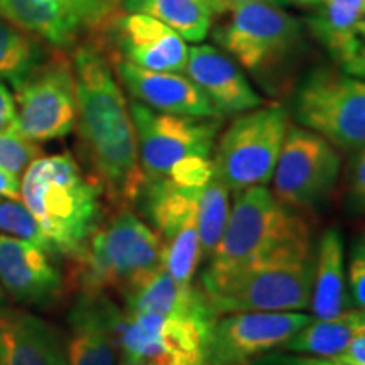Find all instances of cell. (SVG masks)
I'll return each mask as SVG.
<instances>
[{"mask_svg":"<svg viewBox=\"0 0 365 365\" xmlns=\"http://www.w3.org/2000/svg\"><path fill=\"white\" fill-rule=\"evenodd\" d=\"M16 120H17V107L16 98L9 86L0 81V134L7 132H16Z\"/></svg>","mask_w":365,"mask_h":365,"instance_id":"35","label":"cell"},{"mask_svg":"<svg viewBox=\"0 0 365 365\" xmlns=\"http://www.w3.org/2000/svg\"><path fill=\"white\" fill-rule=\"evenodd\" d=\"M213 39L269 91L281 88L304 44L303 22L281 6L242 4L225 14Z\"/></svg>","mask_w":365,"mask_h":365,"instance_id":"5","label":"cell"},{"mask_svg":"<svg viewBox=\"0 0 365 365\" xmlns=\"http://www.w3.org/2000/svg\"><path fill=\"white\" fill-rule=\"evenodd\" d=\"M118 309L105 293H80L68 313V365H115L113 319Z\"/></svg>","mask_w":365,"mask_h":365,"instance_id":"19","label":"cell"},{"mask_svg":"<svg viewBox=\"0 0 365 365\" xmlns=\"http://www.w3.org/2000/svg\"><path fill=\"white\" fill-rule=\"evenodd\" d=\"M202 190L181 188L170 178L144 181L135 205L164 242L196 215V203Z\"/></svg>","mask_w":365,"mask_h":365,"instance_id":"23","label":"cell"},{"mask_svg":"<svg viewBox=\"0 0 365 365\" xmlns=\"http://www.w3.org/2000/svg\"><path fill=\"white\" fill-rule=\"evenodd\" d=\"M359 150L360 154L355 159L350 176V200L355 210L365 212V145Z\"/></svg>","mask_w":365,"mask_h":365,"instance_id":"34","label":"cell"},{"mask_svg":"<svg viewBox=\"0 0 365 365\" xmlns=\"http://www.w3.org/2000/svg\"><path fill=\"white\" fill-rule=\"evenodd\" d=\"M163 237L130 207L115 208L100 222L85 247L71 259V282L80 293H105L139 282L164 264Z\"/></svg>","mask_w":365,"mask_h":365,"instance_id":"4","label":"cell"},{"mask_svg":"<svg viewBox=\"0 0 365 365\" xmlns=\"http://www.w3.org/2000/svg\"><path fill=\"white\" fill-rule=\"evenodd\" d=\"M46 58L36 38L0 16V81L16 88Z\"/></svg>","mask_w":365,"mask_h":365,"instance_id":"26","label":"cell"},{"mask_svg":"<svg viewBox=\"0 0 365 365\" xmlns=\"http://www.w3.org/2000/svg\"><path fill=\"white\" fill-rule=\"evenodd\" d=\"M313 237L301 213L284 207L267 186L235 193L227 228L202 276L212 287L240 269L276 257L313 252Z\"/></svg>","mask_w":365,"mask_h":365,"instance_id":"2","label":"cell"},{"mask_svg":"<svg viewBox=\"0 0 365 365\" xmlns=\"http://www.w3.org/2000/svg\"><path fill=\"white\" fill-rule=\"evenodd\" d=\"M113 73L132 100L156 112L188 117H222L207 95L182 73L153 71L122 58H110Z\"/></svg>","mask_w":365,"mask_h":365,"instance_id":"17","label":"cell"},{"mask_svg":"<svg viewBox=\"0 0 365 365\" xmlns=\"http://www.w3.org/2000/svg\"><path fill=\"white\" fill-rule=\"evenodd\" d=\"M39 145L17 130L0 134V170L19 176L36 158H39Z\"/></svg>","mask_w":365,"mask_h":365,"instance_id":"32","label":"cell"},{"mask_svg":"<svg viewBox=\"0 0 365 365\" xmlns=\"http://www.w3.org/2000/svg\"><path fill=\"white\" fill-rule=\"evenodd\" d=\"M218 317H164L118 309L113 336L120 359L159 365H205L213 323Z\"/></svg>","mask_w":365,"mask_h":365,"instance_id":"9","label":"cell"},{"mask_svg":"<svg viewBox=\"0 0 365 365\" xmlns=\"http://www.w3.org/2000/svg\"><path fill=\"white\" fill-rule=\"evenodd\" d=\"M287 129L289 113L282 105L271 103L239 113L222 132L213 166L230 191L271 182Z\"/></svg>","mask_w":365,"mask_h":365,"instance_id":"7","label":"cell"},{"mask_svg":"<svg viewBox=\"0 0 365 365\" xmlns=\"http://www.w3.org/2000/svg\"><path fill=\"white\" fill-rule=\"evenodd\" d=\"M360 333H365V309H349L330 319L313 318L286 341L282 350L304 357H340Z\"/></svg>","mask_w":365,"mask_h":365,"instance_id":"24","label":"cell"},{"mask_svg":"<svg viewBox=\"0 0 365 365\" xmlns=\"http://www.w3.org/2000/svg\"><path fill=\"white\" fill-rule=\"evenodd\" d=\"M95 43L110 48L113 58L153 71L182 73L188 61V46L171 27L145 14L115 12Z\"/></svg>","mask_w":365,"mask_h":365,"instance_id":"15","label":"cell"},{"mask_svg":"<svg viewBox=\"0 0 365 365\" xmlns=\"http://www.w3.org/2000/svg\"><path fill=\"white\" fill-rule=\"evenodd\" d=\"M16 127L33 143L66 137L76 125V86L71 59L65 54L46 58L16 86Z\"/></svg>","mask_w":365,"mask_h":365,"instance_id":"12","label":"cell"},{"mask_svg":"<svg viewBox=\"0 0 365 365\" xmlns=\"http://www.w3.org/2000/svg\"><path fill=\"white\" fill-rule=\"evenodd\" d=\"M346 281L354 303L359 309H365V242H355L349 257Z\"/></svg>","mask_w":365,"mask_h":365,"instance_id":"33","label":"cell"},{"mask_svg":"<svg viewBox=\"0 0 365 365\" xmlns=\"http://www.w3.org/2000/svg\"><path fill=\"white\" fill-rule=\"evenodd\" d=\"M117 12L107 0H0V16L56 49L97 39Z\"/></svg>","mask_w":365,"mask_h":365,"instance_id":"14","label":"cell"},{"mask_svg":"<svg viewBox=\"0 0 365 365\" xmlns=\"http://www.w3.org/2000/svg\"><path fill=\"white\" fill-rule=\"evenodd\" d=\"M0 232L31 242L53 257L56 255L38 218L19 200H0Z\"/></svg>","mask_w":365,"mask_h":365,"instance_id":"30","label":"cell"},{"mask_svg":"<svg viewBox=\"0 0 365 365\" xmlns=\"http://www.w3.org/2000/svg\"><path fill=\"white\" fill-rule=\"evenodd\" d=\"M53 255L31 242L0 234V284L16 303L46 308L63 293V276Z\"/></svg>","mask_w":365,"mask_h":365,"instance_id":"16","label":"cell"},{"mask_svg":"<svg viewBox=\"0 0 365 365\" xmlns=\"http://www.w3.org/2000/svg\"><path fill=\"white\" fill-rule=\"evenodd\" d=\"M250 365H309L303 355H289L282 352H269Z\"/></svg>","mask_w":365,"mask_h":365,"instance_id":"36","label":"cell"},{"mask_svg":"<svg viewBox=\"0 0 365 365\" xmlns=\"http://www.w3.org/2000/svg\"><path fill=\"white\" fill-rule=\"evenodd\" d=\"M210 6L213 9V14L215 16H225L227 12H230L232 9L237 6H242V4H254V2H266V4H274V6H284V0H208Z\"/></svg>","mask_w":365,"mask_h":365,"instance_id":"38","label":"cell"},{"mask_svg":"<svg viewBox=\"0 0 365 365\" xmlns=\"http://www.w3.org/2000/svg\"><path fill=\"white\" fill-rule=\"evenodd\" d=\"M4 309H7V296L2 284H0V312H4Z\"/></svg>","mask_w":365,"mask_h":365,"instance_id":"42","label":"cell"},{"mask_svg":"<svg viewBox=\"0 0 365 365\" xmlns=\"http://www.w3.org/2000/svg\"><path fill=\"white\" fill-rule=\"evenodd\" d=\"M301 312H240L222 314L210 331L205 365H250L282 349L312 322Z\"/></svg>","mask_w":365,"mask_h":365,"instance_id":"13","label":"cell"},{"mask_svg":"<svg viewBox=\"0 0 365 365\" xmlns=\"http://www.w3.org/2000/svg\"><path fill=\"white\" fill-rule=\"evenodd\" d=\"M293 115L304 129L339 149L365 145V80L318 66L303 76L293 97Z\"/></svg>","mask_w":365,"mask_h":365,"instance_id":"8","label":"cell"},{"mask_svg":"<svg viewBox=\"0 0 365 365\" xmlns=\"http://www.w3.org/2000/svg\"><path fill=\"white\" fill-rule=\"evenodd\" d=\"M362 17H365V0H364V6H362Z\"/></svg>","mask_w":365,"mask_h":365,"instance_id":"45","label":"cell"},{"mask_svg":"<svg viewBox=\"0 0 365 365\" xmlns=\"http://www.w3.org/2000/svg\"><path fill=\"white\" fill-rule=\"evenodd\" d=\"M107 2L110 4V6H112L113 9H117V11H118V9H120V4H122V0H107Z\"/></svg>","mask_w":365,"mask_h":365,"instance_id":"44","label":"cell"},{"mask_svg":"<svg viewBox=\"0 0 365 365\" xmlns=\"http://www.w3.org/2000/svg\"><path fill=\"white\" fill-rule=\"evenodd\" d=\"M118 365H159V364L139 362V360H125V359H120V364H118Z\"/></svg>","mask_w":365,"mask_h":365,"instance_id":"43","label":"cell"},{"mask_svg":"<svg viewBox=\"0 0 365 365\" xmlns=\"http://www.w3.org/2000/svg\"><path fill=\"white\" fill-rule=\"evenodd\" d=\"M341 159L333 144L304 127L289 125L272 175V195L294 212H314L339 181Z\"/></svg>","mask_w":365,"mask_h":365,"instance_id":"11","label":"cell"},{"mask_svg":"<svg viewBox=\"0 0 365 365\" xmlns=\"http://www.w3.org/2000/svg\"><path fill=\"white\" fill-rule=\"evenodd\" d=\"M309 308L317 319H330L349 312L344 237L335 227L322 235L314 250Z\"/></svg>","mask_w":365,"mask_h":365,"instance_id":"22","label":"cell"},{"mask_svg":"<svg viewBox=\"0 0 365 365\" xmlns=\"http://www.w3.org/2000/svg\"><path fill=\"white\" fill-rule=\"evenodd\" d=\"M203 259L196 215L191 217L170 240L164 242V267L182 286L193 284V277Z\"/></svg>","mask_w":365,"mask_h":365,"instance_id":"28","label":"cell"},{"mask_svg":"<svg viewBox=\"0 0 365 365\" xmlns=\"http://www.w3.org/2000/svg\"><path fill=\"white\" fill-rule=\"evenodd\" d=\"M0 196L9 200L21 198V181L19 176L0 170Z\"/></svg>","mask_w":365,"mask_h":365,"instance_id":"37","label":"cell"},{"mask_svg":"<svg viewBox=\"0 0 365 365\" xmlns=\"http://www.w3.org/2000/svg\"><path fill=\"white\" fill-rule=\"evenodd\" d=\"M103 190L70 153L36 158L21 181L22 203L38 218L54 254L73 259L103 220Z\"/></svg>","mask_w":365,"mask_h":365,"instance_id":"3","label":"cell"},{"mask_svg":"<svg viewBox=\"0 0 365 365\" xmlns=\"http://www.w3.org/2000/svg\"><path fill=\"white\" fill-rule=\"evenodd\" d=\"M364 0H325L314 16L307 21L312 33L322 44L346 33L362 19Z\"/></svg>","mask_w":365,"mask_h":365,"instance_id":"29","label":"cell"},{"mask_svg":"<svg viewBox=\"0 0 365 365\" xmlns=\"http://www.w3.org/2000/svg\"><path fill=\"white\" fill-rule=\"evenodd\" d=\"M304 357V355H303ZM309 365H357L350 360L341 357H330V359H319V357H304Z\"/></svg>","mask_w":365,"mask_h":365,"instance_id":"40","label":"cell"},{"mask_svg":"<svg viewBox=\"0 0 365 365\" xmlns=\"http://www.w3.org/2000/svg\"><path fill=\"white\" fill-rule=\"evenodd\" d=\"M230 210V188L215 171L200 191L196 203V228L203 257H210L217 249L227 228Z\"/></svg>","mask_w":365,"mask_h":365,"instance_id":"27","label":"cell"},{"mask_svg":"<svg viewBox=\"0 0 365 365\" xmlns=\"http://www.w3.org/2000/svg\"><path fill=\"white\" fill-rule=\"evenodd\" d=\"M340 357L357 365H365V333H360V335L355 336Z\"/></svg>","mask_w":365,"mask_h":365,"instance_id":"39","label":"cell"},{"mask_svg":"<svg viewBox=\"0 0 365 365\" xmlns=\"http://www.w3.org/2000/svg\"><path fill=\"white\" fill-rule=\"evenodd\" d=\"M185 73L207 95L220 115H239L264 105L244 70L215 46L195 44L188 48Z\"/></svg>","mask_w":365,"mask_h":365,"instance_id":"18","label":"cell"},{"mask_svg":"<svg viewBox=\"0 0 365 365\" xmlns=\"http://www.w3.org/2000/svg\"><path fill=\"white\" fill-rule=\"evenodd\" d=\"M314 250L237 271L203 293L217 317L240 312H301L309 307Z\"/></svg>","mask_w":365,"mask_h":365,"instance_id":"6","label":"cell"},{"mask_svg":"<svg viewBox=\"0 0 365 365\" xmlns=\"http://www.w3.org/2000/svg\"><path fill=\"white\" fill-rule=\"evenodd\" d=\"M125 312L137 314H164V317H217L202 286H182L171 276L164 264L124 293Z\"/></svg>","mask_w":365,"mask_h":365,"instance_id":"21","label":"cell"},{"mask_svg":"<svg viewBox=\"0 0 365 365\" xmlns=\"http://www.w3.org/2000/svg\"><path fill=\"white\" fill-rule=\"evenodd\" d=\"M76 86V125L90 176L115 208L135 205L144 182L129 105L105 49L95 41L71 56Z\"/></svg>","mask_w":365,"mask_h":365,"instance_id":"1","label":"cell"},{"mask_svg":"<svg viewBox=\"0 0 365 365\" xmlns=\"http://www.w3.org/2000/svg\"><path fill=\"white\" fill-rule=\"evenodd\" d=\"M139 164L144 181L168 176L188 158H213L222 129V117H188L156 112L132 100Z\"/></svg>","mask_w":365,"mask_h":365,"instance_id":"10","label":"cell"},{"mask_svg":"<svg viewBox=\"0 0 365 365\" xmlns=\"http://www.w3.org/2000/svg\"><path fill=\"white\" fill-rule=\"evenodd\" d=\"M286 4H296L299 7H308V9H319L323 6L325 0H284Z\"/></svg>","mask_w":365,"mask_h":365,"instance_id":"41","label":"cell"},{"mask_svg":"<svg viewBox=\"0 0 365 365\" xmlns=\"http://www.w3.org/2000/svg\"><path fill=\"white\" fill-rule=\"evenodd\" d=\"M120 9L154 17L195 44L207 39L215 17L208 0H122Z\"/></svg>","mask_w":365,"mask_h":365,"instance_id":"25","label":"cell"},{"mask_svg":"<svg viewBox=\"0 0 365 365\" xmlns=\"http://www.w3.org/2000/svg\"><path fill=\"white\" fill-rule=\"evenodd\" d=\"M0 365H68L54 328L26 312H0Z\"/></svg>","mask_w":365,"mask_h":365,"instance_id":"20","label":"cell"},{"mask_svg":"<svg viewBox=\"0 0 365 365\" xmlns=\"http://www.w3.org/2000/svg\"><path fill=\"white\" fill-rule=\"evenodd\" d=\"M323 46L341 71L365 80V19L357 21L346 33Z\"/></svg>","mask_w":365,"mask_h":365,"instance_id":"31","label":"cell"}]
</instances>
